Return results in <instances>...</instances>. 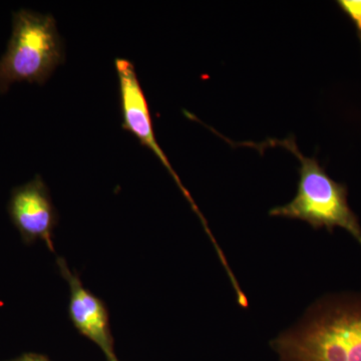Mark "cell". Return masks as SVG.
I'll list each match as a JSON object with an SVG mask.
<instances>
[{
  "label": "cell",
  "mask_w": 361,
  "mask_h": 361,
  "mask_svg": "<svg viewBox=\"0 0 361 361\" xmlns=\"http://www.w3.org/2000/svg\"><path fill=\"white\" fill-rule=\"evenodd\" d=\"M274 348L282 361H361V300L320 306Z\"/></svg>",
  "instance_id": "6da1fadb"
},
{
  "label": "cell",
  "mask_w": 361,
  "mask_h": 361,
  "mask_svg": "<svg viewBox=\"0 0 361 361\" xmlns=\"http://www.w3.org/2000/svg\"><path fill=\"white\" fill-rule=\"evenodd\" d=\"M65 61V47L51 13L20 9L13 13V32L0 58V92L11 85H44Z\"/></svg>",
  "instance_id": "7a4b0ae2"
},
{
  "label": "cell",
  "mask_w": 361,
  "mask_h": 361,
  "mask_svg": "<svg viewBox=\"0 0 361 361\" xmlns=\"http://www.w3.org/2000/svg\"><path fill=\"white\" fill-rule=\"evenodd\" d=\"M273 142L293 153L300 161V168L296 196L290 203L272 209L270 215L304 221L314 229L325 228L329 232L336 227L342 228L361 245V227L348 205L345 185L332 180L317 159L304 156L294 140Z\"/></svg>",
  "instance_id": "3957f363"
},
{
  "label": "cell",
  "mask_w": 361,
  "mask_h": 361,
  "mask_svg": "<svg viewBox=\"0 0 361 361\" xmlns=\"http://www.w3.org/2000/svg\"><path fill=\"white\" fill-rule=\"evenodd\" d=\"M115 66L118 80V96H120L123 129L134 135L142 146L151 149L157 158L161 161L164 167L167 169L168 172L175 180L176 184L180 188V192L189 202L194 212L201 220L202 225L205 228V231L210 237L213 245L215 246L216 251L220 252L221 248L209 229L208 223L202 215L200 209L195 203L194 199L188 192L186 187L183 185L179 176L171 165L167 155L164 153L160 145L157 141L148 99H147L141 82L137 78L134 63L130 59L116 58Z\"/></svg>",
  "instance_id": "277c9868"
},
{
  "label": "cell",
  "mask_w": 361,
  "mask_h": 361,
  "mask_svg": "<svg viewBox=\"0 0 361 361\" xmlns=\"http://www.w3.org/2000/svg\"><path fill=\"white\" fill-rule=\"evenodd\" d=\"M7 212L25 245H32L42 240L54 253V231L59 215L42 176L35 175L25 184L13 188Z\"/></svg>",
  "instance_id": "5b68a950"
},
{
  "label": "cell",
  "mask_w": 361,
  "mask_h": 361,
  "mask_svg": "<svg viewBox=\"0 0 361 361\" xmlns=\"http://www.w3.org/2000/svg\"><path fill=\"white\" fill-rule=\"evenodd\" d=\"M56 265L70 287L68 317L73 327L80 336L99 346L106 360H115V341L106 304L85 288L77 273L71 272L66 259L56 258Z\"/></svg>",
  "instance_id": "8992f818"
},
{
  "label": "cell",
  "mask_w": 361,
  "mask_h": 361,
  "mask_svg": "<svg viewBox=\"0 0 361 361\" xmlns=\"http://www.w3.org/2000/svg\"><path fill=\"white\" fill-rule=\"evenodd\" d=\"M337 4L355 25L361 44V0H339Z\"/></svg>",
  "instance_id": "52a82bcc"
},
{
  "label": "cell",
  "mask_w": 361,
  "mask_h": 361,
  "mask_svg": "<svg viewBox=\"0 0 361 361\" xmlns=\"http://www.w3.org/2000/svg\"><path fill=\"white\" fill-rule=\"evenodd\" d=\"M7 361H51L47 356L39 355V353H25L20 357L14 358V360Z\"/></svg>",
  "instance_id": "ba28073f"
},
{
  "label": "cell",
  "mask_w": 361,
  "mask_h": 361,
  "mask_svg": "<svg viewBox=\"0 0 361 361\" xmlns=\"http://www.w3.org/2000/svg\"><path fill=\"white\" fill-rule=\"evenodd\" d=\"M108 361H120L118 360V358H115V360H108Z\"/></svg>",
  "instance_id": "9c48e42d"
}]
</instances>
